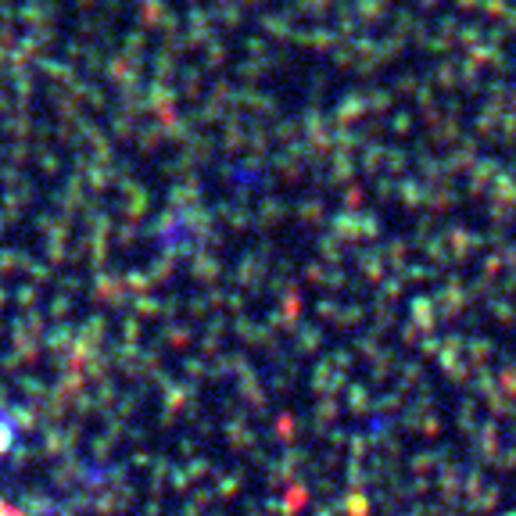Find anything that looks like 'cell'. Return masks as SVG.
Instances as JSON below:
<instances>
[{"mask_svg": "<svg viewBox=\"0 0 516 516\" xmlns=\"http://www.w3.org/2000/svg\"><path fill=\"white\" fill-rule=\"evenodd\" d=\"M0 516H26V513H18L15 506H8V502L0 499Z\"/></svg>", "mask_w": 516, "mask_h": 516, "instance_id": "obj_1", "label": "cell"}]
</instances>
